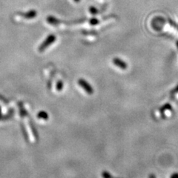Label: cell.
Instances as JSON below:
<instances>
[{"instance_id": "1", "label": "cell", "mask_w": 178, "mask_h": 178, "mask_svg": "<svg viewBox=\"0 0 178 178\" xmlns=\"http://www.w3.org/2000/svg\"><path fill=\"white\" fill-rule=\"evenodd\" d=\"M56 40H57V37H56V36L54 35V34H50L40 45V47H39V51H40V52H43V51L45 49H47L51 44L54 43Z\"/></svg>"}, {"instance_id": "2", "label": "cell", "mask_w": 178, "mask_h": 178, "mask_svg": "<svg viewBox=\"0 0 178 178\" xmlns=\"http://www.w3.org/2000/svg\"><path fill=\"white\" fill-rule=\"evenodd\" d=\"M78 84L87 94H92L94 93V89H93L92 86L89 84L86 80H83V79H80L78 80Z\"/></svg>"}, {"instance_id": "3", "label": "cell", "mask_w": 178, "mask_h": 178, "mask_svg": "<svg viewBox=\"0 0 178 178\" xmlns=\"http://www.w3.org/2000/svg\"><path fill=\"white\" fill-rule=\"evenodd\" d=\"M113 63L116 65L117 67L119 68V69H122V70H126L128 68V65L126 62L122 60L121 59L117 57H115L113 59Z\"/></svg>"}, {"instance_id": "4", "label": "cell", "mask_w": 178, "mask_h": 178, "mask_svg": "<svg viewBox=\"0 0 178 178\" xmlns=\"http://www.w3.org/2000/svg\"><path fill=\"white\" fill-rule=\"evenodd\" d=\"M46 20L50 25H54V26L58 25L59 22H60V21H59V19H57V18L54 17V16H48V17H47Z\"/></svg>"}, {"instance_id": "5", "label": "cell", "mask_w": 178, "mask_h": 178, "mask_svg": "<svg viewBox=\"0 0 178 178\" xmlns=\"http://www.w3.org/2000/svg\"><path fill=\"white\" fill-rule=\"evenodd\" d=\"M37 12L36 11H34V10H32V11H28L27 13L25 14V16L27 19H33V18H34L35 16H37Z\"/></svg>"}, {"instance_id": "6", "label": "cell", "mask_w": 178, "mask_h": 178, "mask_svg": "<svg viewBox=\"0 0 178 178\" xmlns=\"http://www.w3.org/2000/svg\"><path fill=\"white\" fill-rule=\"evenodd\" d=\"M37 117L40 118V119H45V120H47V119H48V114L45 112V111H40L38 113V114H37Z\"/></svg>"}, {"instance_id": "7", "label": "cell", "mask_w": 178, "mask_h": 178, "mask_svg": "<svg viewBox=\"0 0 178 178\" xmlns=\"http://www.w3.org/2000/svg\"><path fill=\"white\" fill-rule=\"evenodd\" d=\"M89 11H90V13L93 15H96L97 13H98V10L94 6H91L89 8Z\"/></svg>"}, {"instance_id": "8", "label": "cell", "mask_w": 178, "mask_h": 178, "mask_svg": "<svg viewBox=\"0 0 178 178\" xmlns=\"http://www.w3.org/2000/svg\"><path fill=\"white\" fill-rule=\"evenodd\" d=\"M89 23H90V25H97L99 23V20L97 18H92V19L89 20Z\"/></svg>"}, {"instance_id": "9", "label": "cell", "mask_w": 178, "mask_h": 178, "mask_svg": "<svg viewBox=\"0 0 178 178\" xmlns=\"http://www.w3.org/2000/svg\"><path fill=\"white\" fill-rule=\"evenodd\" d=\"M62 87H63V83H62V81L58 82L57 84V90L58 91H62Z\"/></svg>"}, {"instance_id": "10", "label": "cell", "mask_w": 178, "mask_h": 178, "mask_svg": "<svg viewBox=\"0 0 178 178\" xmlns=\"http://www.w3.org/2000/svg\"><path fill=\"white\" fill-rule=\"evenodd\" d=\"M103 178H112L111 177V175L108 173V172H103L102 174Z\"/></svg>"}, {"instance_id": "11", "label": "cell", "mask_w": 178, "mask_h": 178, "mask_svg": "<svg viewBox=\"0 0 178 178\" xmlns=\"http://www.w3.org/2000/svg\"><path fill=\"white\" fill-rule=\"evenodd\" d=\"M171 178H178V174H174L171 177Z\"/></svg>"}, {"instance_id": "12", "label": "cell", "mask_w": 178, "mask_h": 178, "mask_svg": "<svg viewBox=\"0 0 178 178\" xmlns=\"http://www.w3.org/2000/svg\"><path fill=\"white\" fill-rule=\"evenodd\" d=\"M149 178H156V177H155V176H154V174H151L149 176Z\"/></svg>"}, {"instance_id": "13", "label": "cell", "mask_w": 178, "mask_h": 178, "mask_svg": "<svg viewBox=\"0 0 178 178\" xmlns=\"http://www.w3.org/2000/svg\"><path fill=\"white\" fill-rule=\"evenodd\" d=\"M75 2H76V3H79V2H80V0H73Z\"/></svg>"}, {"instance_id": "14", "label": "cell", "mask_w": 178, "mask_h": 178, "mask_svg": "<svg viewBox=\"0 0 178 178\" xmlns=\"http://www.w3.org/2000/svg\"><path fill=\"white\" fill-rule=\"evenodd\" d=\"M177 98H178V94H177Z\"/></svg>"}]
</instances>
